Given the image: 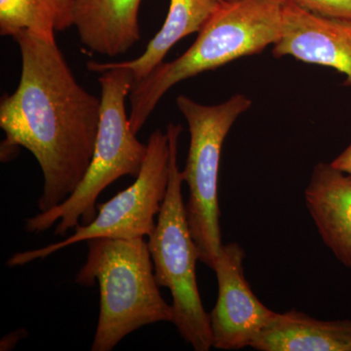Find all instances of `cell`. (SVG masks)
I'll list each match as a JSON object with an SVG mask.
<instances>
[{
	"instance_id": "52a82bcc",
	"label": "cell",
	"mask_w": 351,
	"mask_h": 351,
	"mask_svg": "<svg viewBox=\"0 0 351 351\" xmlns=\"http://www.w3.org/2000/svg\"><path fill=\"white\" fill-rule=\"evenodd\" d=\"M169 174V138L167 133L157 129L149 138L145 162L136 181L112 199L97 205V216L91 223H80L73 234L56 243L14 254L7 265H27L90 239H149L167 193Z\"/></svg>"
},
{
	"instance_id": "5bb4252c",
	"label": "cell",
	"mask_w": 351,
	"mask_h": 351,
	"mask_svg": "<svg viewBox=\"0 0 351 351\" xmlns=\"http://www.w3.org/2000/svg\"><path fill=\"white\" fill-rule=\"evenodd\" d=\"M23 31L54 36L60 31L57 0H0V34L14 38Z\"/></svg>"
},
{
	"instance_id": "ba28073f",
	"label": "cell",
	"mask_w": 351,
	"mask_h": 351,
	"mask_svg": "<svg viewBox=\"0 0 351 351\" xmlns=\"http://www.w3.org/2000/svg\"><path fill=\"white\" fill-rule=\"evenodd\" d=\"M245 252L239 243L219 249L213 270L218 299L210 315L213 348L237 350L252 346L276 313L254 294L244 276Z\"/></svg>"
},
{
	"instance_id": "4fadbf2b",
	"label": "cell",
	"mask_w": 351,
	"mask_h": 351,
	"mask_svg": "<svg viewBox=\"0 0 351 351\" xmlns=\"http://www.w3.org/2000/svg\"><path fill=\"white\" fill-rule=\"evenodd\" d=\"M223 2V0H170L162 27L141 56L130 61L106 64L130 69L135 83L144 80L163 63L164 58L175 44L189 34L199 32Z\"/></svg>"
},
{
	"instance_id": "e0dca14e",
	"label": "cell",
	"mask_w": 351,
	"mask_h": 351,
	"mask_svg": "<svg viewBox=\"0 0 351 351\" xmlns=\"http://www.w3.org/2000/svg\"><path fill=\"white\" fill-rule=\"evenodd\" d=\"M336 169L351 176V144L331 162Z\"/></svg>"
},
{
	"instance_id": "d6986e66",
	"label": "cell",
	"mask_w": 351,
	"mask_h": 351,
	"mask_svg": "<svg viewBox=\"0 0 351 351\" xmlns=\"http://www.w3.org/2000/svg\"><path fill=\"white\" fill-rule=\"evenodd\" d=\"M225 1H233V0H225ZM281 1H290V0H281Z\"/></svg>"
},
{
	"instance_id": "ac0fdd59",
	"label": "cell",
	"mask_w": 351,
	"mask_h": 351,
	"mask_svg": "<svg viewBox=\"0 0 351 351\" xmlns=\"http://www.w3.org/2000/svg\"><path fill=\"white\" fill-rule=\"evenodd\" d=\"M27 336V331L23 330V331H15L9 334L8 336L5 337L1 341V345H0V350H8L13 348L16 343L19 341V339H22L23 337Z\"/></svg>"
},
{
	"instance_id": "9c48e42d",
	"label": "cell",
	"mask_w": 351,
	"mask_h": 351,
	"mask_svg": "<svg viewBox=\"0 0 351 351\" xmlns=\"http://www.w3.org/2000/svg\"><path fill=\"white\" fill-rule=\"evenodd\" d=\"M272 47L276 58L334 69L351 85V21L314 14L290 0L284 3L282 32Z\"/></svg>"
},
{
	"instance_id": "7c38bea8",
	"label": "cell",
	"mask_w": 351,
	"mask_h": 351,
	"mask_svg": "<svg viewBox=\"0 0 351 351\" xmlns=\"http://www.w3.org/2000/svg\"><path fill=\"white\" fill-rule=\"evenodd\" d=\"M251 348L260 351H351V320H318L295 309L276 313Z\"/></svg>"
},
{
	"instance_id": "30bf717a",
	"label": "cell",
	"mask_w": 351,
	"mask_h": 351,
	"mask_svg": "<svg viewBox=\"0 0 351 351\" xmlns=\"http://www.w3.org/2000/svg\"><path fill=\"white\" fill-rule=\"evenodd\" d=\"M304 198L323 242L351 269V176L331 163H318Z\"/></svg>"
},
{
	"instance_id": "7a4b0ae2",
	"label": "cell",
	"mask_w": 351,
	"mask_h": 351,
	"mask_svg": "<svg viewBox=\"0 0 351 351\" xmlns=\"http://www.w3.org/2000/svg\"><path fill=\"white\" fill-rule=\"evenodd\" d=\"M285 2L223 0L182 56L161 63L134 84L129 95V121L133 133L137 135L158 101L174 85L274 46L282 32Z\"/></svg>"
},
{
	"instance_id": "8992f818",
	"label": "cell",
	"mask_w": 351,
	"mask_h": 351,
	"mask_svg": "<svg viewBox=\"0 0 351 351\" xmlns=\"http://www.w3.org/2000/svg\"><path fill=\"white\" fill-rule=\"evenodd\" d=\"M188 122L189 147L182 177L189 186L186 203L189 230L199 261L213 269L221 243L218 180L221 149L228 132L252 106L244 94H235L218 105H203L188 96L176 99Z\"/></svg>"
},
{
	"instance_id": "8fae6325",
	"label": "cell",
	"mask_w": 351,
	"mask_h": 351,
	"mask_svg": "<svg viewBox=\"0 0 351 351\" xmlns=\"http://www.w3.org/2000/svg\"><path fill=\"white\" fill-rule=\"evenodd\" d=\"M142 0H73L71 25L90 50L114 57L141 39L138 10Z\"/></svg>"
},
{
	"instance_id": "9a60e30c",
	"label": "cell",
	"mask_w": 351,
	"mask_h": 351,
	"mask_svg": "<svg viewBox=\"0 0 351 351\" xmlns=\"http://www.w3.org/2000/svg\"><path fill=\"white\" fill-rule=\"evenodd\" d=\"M302 8L335 19L351 21V0H292Z\"/></svg>"
},
{
	"instance_id": "3957f363",
	"label": "cell",
	"mask_w": 351,
	"mask_h": 351,
	"mask_svg": "<svg viewBox=\"0 0 351 351\" xmlns=\"http://www.w3.org/2000/svg\"><path fill=\"white\" fill-rule=\"evenodd\" d=\"M87 69L101 73V119L91 163L75 191L61 204L25 221L27 232L40 233L55 226V235L64 237L76 226L97 216V199L112 182L124 176L137 178L147 152L132 131L125 100L135 84L130 69L88 62Z\"/></svg>"
},
{
	"instance_id": "6da1fadb",
	"label": "cell",
	"mask_w": 351,
	"mask_h": 351,
	"mask_svg": "<svg viewBox=\"0 0 351 351\" xmlns=\"http://www.w3.org/2000/svg\"><path fill=\"white\" fill-rule=\"evenodd\" d=\"M22 71L17 89L0 103L5 133L1 161L31 152L43 175L40 212L69 197L86 174L101 119V98L77 82L54 36L23 31L14 38Z\"/></svg>"
},
{
	"instance_id": "2e32d148",
	"label": "cell",
	"mask_w": 351,
	"mask_h": 351,
	"mask_svg": "<svg viewBox=\"0 0 351 351\" xmlns=\"http://www.w3.org/2000/svg\"><path fill=\"white\" fill-rule=\"evenodd\" d=\"M60 12V31L71 27V11L73 0H57Z\"/></svg>"
},
{
	"instance_id": "277c9868",
	"label": "cell",
	"mask_w": 351,
	"mask_h": 351,
	"mask_svg": "<svg viewBox=\"0 0 351 351\" xmlns=\"http://www.w3.org/2000/svg\"><path fill=\"white\" fill-rule=\"evenodd\" d=\"M75 283L100 287V314L92 351H110L127 335L157 322H172L154 276L145 239H94Z\"/></svg>"
},
{
	"instance_id": "5b68a950",
	"label": "cell",
	"mask_w": 351,
	"mask_h": 351,
	"mask_svg": "<svg viewBox=\"0 0 351 351\" xmlns=\"http://www.w3.org/2000/svg\"><path fill=\"white\" fill-rule=\"evenodd\" d=\"M181 124H168L170 174L167 193L147 240L154 276L159 287L169 289L173 298L172 323L186 343L196 351L213 348L210 315L201 301L196 281L195 265L199 261L197 247L186 218L182 199L184 180L178 165Z\"/></svg>"
}]
</instances>
